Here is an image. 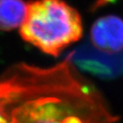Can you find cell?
<instances>
[{
    "mask_svg": "<svg viewBox=\"0 0 123 123\" xmlns=\"http://www.w3.org/2000/svg\"><path fill=\"white\" fill-rule=\"evenodd\" d=\"M0 123H10L9 118H8L6 113L4 112L1 104H0Z\"/></svg>",
    "mask_w": 123,
    "mask_h": 123,
    "instance_id": "5b68a950",
    "label": "cell"
},
{
    "mask_svg": "<svg viewBox=\"0 0 123 123\" xmlns=\"http://www.w3.org/2000/svg\"><path fill=\"white\" fill-rule=\"evenodd\" d=\"M82 33L79 12L63 0L28 2L27 17L20 28L23 40L53 56L80 39Z\"/></svg>",
    "mask_w": 123,
    "mask_h": 123,
    "instance_id": "7a4b0ae2",
    "label": "cell"
},
{
    "mask_svg": "<svg viewBox=\"0 0 123 123\" xmlns=\"http://www.w3.org/2000/svg\"><path fill=\"white\" fill-rule=\"evenodd\" d=\"M0 104L10 123H85L80 110H106L69 58L50 68L21 62L6 69Z\"/></svg>",
    "mask_w": 123,
    "mask_h": 123,
    "instance_id": "6da1fadb",
    "label": "cell"
},
{
    "mask_svg": "<svg viewBox=\"0 0 123 123\" xmlns=\"http://www.w3.org/2000/svg\"><path fill=\"white\" fill-rule=\"evenodd\" d=\"M27 14L23 0H0V30L11 31L21 27Z\"/></svg>",
    "mask_w": 123,
    "mask_h": 123,
    "instance_id": "277c9868",
    "label": "cell"
},
{
    "mask_svg": "<svg viewBox=\"0 0 123 123\" xmlns=\"http://www.w3.org/2000/svg\"><path fill=\"white\" fill-rule=\"evenodd\" d=\"M90 38L97 49L105 53L123 50V19L115 15L97 19L91 27Z\"/></svg>",
    "mask_w": 123,
    "mask_h": 123,
    "instance_id": "3957f363",
    "label": "cell"
}]
</instances>
